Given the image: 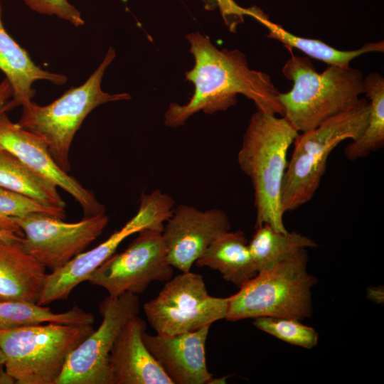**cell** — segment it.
Here are the masks:
<instances>
[{
	"mask_svg": "<svg viewBox=\"0 0 384 384\" xmlns=\"http://www.w3.org/2000/svg\"><path fill=\"white\" fill-rule=\"evenodd\" d=\"M0 149L5 150L40 177L60 187L81 206L84 218L105 213L94 193L68 175L54 161L45 142L33 133L0 114Z\"/></svg>",
	"mask_w": 384,
	"mask_h": 384,
	"instance_id": "obj_14",
	"label": "cell"
},
{
	"mask_svg": "<svg viewBox=\"0 0 384 384\" xmlns=\"http://www.w3.org/2000/svg\"><path fill=\"white\" fill-rule=\"evenodd\" d=\"M370 112L366 98L311 130L298 134L283 178L281 203L284 213L308 203L319 188L331 151L343 140H356L363 132Z\"/></svg>",
	"mask_w": 384,
	"mask_h": 384,
	"instance_id": "obj_5",
	"label": "cell"
},
{
	"mask_svg": "<svg viewBox=\"0 0 384 384\" xmlns=\"http://www.w3.org/2000/svg\"><path fill=\"white\" fill-rule=\"evenodd\" d=\"M210 326L173 336L144 334L145 346L174 384H206L213 380L206 359Z\"/></svg>",
	"mask_w": 384,
	"mask_h": 384,
	"instance_id": "obj_15",
	"label": "cell"
},
{
	"mask_svg": "<svg viewBox=\"0 0 384 384\" xmlns=\"http://www.w3.org/2000/svg\"><path fill=\"white\" fill-rule=\"evenodd\" d=\"M23 1L31 9L38 13L55 16L68 21L75 27L85 24L81 13L68 0H23Z\"/></svg>",
	"mask_w": 384,
	"mask_h": 384,
	"instance_id": "obj_27",
	"label": "cell"
},
{
	"mask_svg": "<svg viewBox=\"0 0 384 384\" xmlns=\"http://www.w3.org/2000/svg\"><path fill=\"white\" fill-rule=\"evenodd\" d=\"M190 52L195 59L186 80L195 86L192 97L183 105L172 103L164 117L166 126L183 125L193 114L203 111L213 114L225 111L238 102V94L252 100L259 111L284 115L279 93L270 76L249 68L245 55L239 50H218L200 33L188 34Z\"/></svg>",
	"mask_w": 384,
	"mask_h": 384,
	"instance_id": "obj_1",
	"label": "cell"
},
{
	"mask_svg": "<svg viewBox=\"0 0 384 384\" xmlns=\"http://www.w3.org/2000/svg\"><path fill=\"white\" fill-rule=\"evenodd\" d=\"M228 301L210 296L202 275L189 271L166 281L158 295L144 304V311L156 334L173 336L225 319Z\"/></svg>",
	"mask_w": 384,
	"mask_h": 384,
	"instance_id": "obj_9",
	"label": "cell"
},
{
	"mask_svg": "<svg viewBox=\"0 0 384 384\" xmlns=\"http://www.w3.org/2000/svg\"><path fill=\"white\" fill-rule=\"evenodd\" d=\"M161 229L146 228L122 252L114 253L89 277L92 284L110 297L124 292L143 293L153 282H166L173 275Z\"/></svg>",
	"mask_w": 384,
	"mask_h": 384,
	"instance_id": "obj_11",
	"label": "cell"
},
{
	"mask_svg": "<svg viewBox=\"0 0 384 384\" xmlns=\"http://www.w3.org/2000/svg\"><path fill=\"white\" fill-rule=\"evenodd\" d=\"M95 316L78 306L55 313L48 307L26 301H0V330L58 323L71 325H92Z\"/></svg>",
	"mask_w": 384,
	"mask_h": 384,
	"instance_id": "obj_21",
	"label": "cell"
},
{
	"mask_svg": "<svg viewBox=\"0 0 384 384\" xmlns=\"http://www.w3.org/2000/svg\"><path fill=\"white\" fill-rule=\"evenodd\" d=\"M0 363H4V358L3 353L0 349Z\"/></svg>",
	"mask_w": 384,
	"mask_h": 384,
	"instance_id": "obj_31",
	"label": "cell"
},
{
	"mask_svg": "<svg viewBox=\"0 0 384 384\" xmlns=\"http://www.w3.org/2000/svg\"><path fill=\"white\" fill-rule=\"evenodd\" d=\"M0 70L9 82L13 94L6 105V111L22 106L31 101L35 95L33 84L37 80H47L56 85L66 83L67 76L41 68L8 33L2 21L0 1Z\"/></svg>",
	"mask_w": 384,
	"mask_h": 384,
	"instance_id": "obj_17",
	"label": "cell"
},
{
	"mask_svg": "<svg viewBox=\"0 0 384 384\" xmlns=\"http://www.w3.org/2000/svg\"><path fill=\"white\" fill-rule=\"evenodd\" d=\"M230 230L228 216L220 209L177 206L162 230L169 263L181 272L191 271L207 247Z\"/></svg>",
	"mask_w": 384,
	"mask_h": 384,
	"instance_id": "obj_13",
	"label": "cell"
},
{
	"mask_svg": "<svg viewBox=\"0 0 384 384\" xmlns=\"http://www.w3.org/2000/svg\"><path fill=\"white\" fill-rule=\"evenodd\" d=\"M308 254L302 248L260 271L229 297L225 319L235 321L260 316L299 321L312 313L311 289L316 282L307 270Z\"/></svg>",
	"mask_w": 384,
	"mask_h": 384,
	"instance_id": "obj_4",
	"label": "cell"
},
{
	"mask_svg": "<svg viewBox=\"0 0 384 384\" xmlns=\"http://www.w3.org/2000/svg\"><path fill=\"white\" fill-rule=\"evenodd\" d=\"M115 56L110 47L82 85L70 87L51 103L41 106L29 101L22 105L17 124L40 137L55 163L67 173L70 170L71 144L86 117L99 105L131 98L128 93L110 94L102 90L103 75Z\"/></svg>",
	"mask_w": 384,
	"mask_h": 384,
	"instance_id": "obj_6",
	"label": "cell"
},
{
	"mask_svg": "<svg viewBox=\"0 0 384 384\" xmlns=\"http://www.w3.org/2000/svg\"><path fill=\"white\" fill-rule=\"evenodd\" d=\"M282 73L293 82L278 95L284 115L298 132L318 127L329 118L356 105L363 94V75L350 66L329 65L319 73L306 57L292 55Z\"/></svg>",
	"mask_w": 384,
	"mask_h": 384,
	"instance_id": "obj_3",
	"label": "cell"
},
{
	"mask_svg": "<svg viewBox=\"0 0 384 384\" xmlns=\"http://www.w3.org/2000/svg\"><path fill=\"white\" fill-rule=\"evenodd\" d=\"M0 188L46 205L65 208L56 186L38 176L15 156L3 149H0Z\"/></svg>",
	"mask_w": 384,
	"mask_h": 384,
	"instance_id": "obj_23",
	"label": "cell"
},
{
	"mask_svg": "<svg viewBox=\"0 0 384 384\" xmlns=\"http://www.w3.org/2000/svg\"><path fill=\"white\" fill-rule=\"evenodd\" d=\"M92 325L47 323L0 330V349L16 384H55L70 353Z\"/></svg>",
	"mask_w": 384,
	"mask_h": 384,
	"instance_id": "obj_7",
	"label": "cell"
},
{
	"mask_svg": "<svg viewBox=\"0 0 384 384\" xmlns=\"http://www.w3.org/2000/svg\"><path fill=\"white\" fill-rule=\"evenodd\" d=\"M29 213H44L61 219L66 216L65 208L0 188V230L23 237L14 218Z\"/></svg>",
	"mask_w": 384,
	"mask_h": 384,
	"instance_id": "obj_25",
	"label": "cell"
},
{
	"mask_svg": "<svg viewBox=\"0 0 384 384\" xmlns=\"http://www.w3.org/2000/svg\"><path fill=\"white\" fill-rule=\"evenodd\" d=\"M15 380L7 373L4 364L0 363V384H14Z\"/></svg>",
	"mask_w": 384,
	"mask_h": 384,
	"instance_id": "obj_29",
	"label": "cell"
},
{
	"mask_svg": "<svg viewBox=\"0 0 384 384\" xmlns=\"http://www.w3.org/2000/svg\"><path fill=\"white\" fill-rule=\"evenodd\" d=\"M255 229L248 246L258 272L299 249L318 246L310 238L297 232H279L268 224H262Z\"/></svg>",
	"mask_w": 384,
	"mask_h": 384,
	"instance_id": "obj_24",
	"label": "cell"
},
{
	"mask_svg": "<svg viewBox=\"0 0 384 384\" xmlns=\"http://www.w3.org/2000/svg\"><path fill=\"white\" fill-rule=\"evenodd\" d=\"M196 265L217 270L223 278L240 288L258 273L244 232L228 231L214 240Z\"/></svg>",
	"mask_w": 384,
	"mask_h": 384,
	"instance_id": "obj_19",
	"label": "cell"
},
{
	"mask_svg": "<svg viewBox=\"0 0 384 384\" xmlns=\"http://www.w3.org/2000/svg\"><path fill=\"white\" fill-rule=\"evenodd\" d=\"M11 86L6 78L0 82V114L6 112V105L12 97Z\"/></svg>",
	"mask_w": 384,
	"mask_h": 384,
	"instance_id": "obj_28",
	"label": "cell"
},
{
	"mask_svg": "<svg viewBox=\"0 0 384 384\" xmlns=\"http://www.w3.org/2000/svg\"><path fill=\"white\" fill-rule=\"evenodd\" d=\"M174 208V199L167 193L154 190L142 193L137 213L105 241L92 250L84 251L63 267L46 274L38 304L46 306L68 299L73 290L115 253L129 236L146 228L163 230Z\"/></svg>",
	"mask_w": 384,
	"mask_h": 384,
	"instance_id": "obj_8",
	"label": "cell"
},
{
	"mask_svg": "<svg viewBox=\"0 0 384 384\" xmlns=\"http://www.w3.org/2000/svg\"><path fill=\"white\" fill-rule=\"evenodd\" d=\"M247 14L254 17L269 30L268 38L281 42L288 48H297L308 56L328 65L349 66L352 60L363 54L384 51L383 41L368 43L361 48L353 50H338L320 40L294 35L280 25L270 21L267 16L258 9H247Z\"/></svg>",
	"mask_w": 384,
	"mask_h": 384,
	"instance_id": "obj_20",
	"label": "cell"
},
{
	"mask_svg": "<svg viewBox=\"0 0 384 384\" xmlns=\"http://www.w3.org/2000/svg\"><path fill=\"white\" fill-rule=\"evenodd\" d=\"M363 87L370 112L362 134L344 149V155L350 161L365 158L384 146V78L378 73H370L363 78Z\"/></svg>",
	"mask_w": 384,
	"mask_h": 384,
	"instance_id": "obj_22",
	"label": "cell"
},
{
	"mask_svg": "<svg viewBox=\"0 0 384 384\" xmlns=\"http://www.w3.org/2000/svg\"><path fill=\"white\" fill-rule=\"evenodd\" d=\"M145 330L138 315L121 331L110 355L111 384H174L145 346Z\"/></svg>",
	"mask_w": 384,
	"mask_h": 384,
	"instance_id": "obj_16",
	"label": "cell"
},
{
	"mask_svg": "<svg viewBox=\"0 0 384 384\" xmlns=\"http://www.w3.org/2000/svg\"><path fill=\"white\" fill-rule=\"evenodd\" d=\"M23 233V249L51 272L85 251L107 226L104 213L85 217L77 223L44 213H29L14 218Z\"/></svg>",
	"mask_w": 384,
	"mask_h": 384,
	"instance_id": "obj_12",
	"label": "cell"
},
{
	"mask_svg": "<svg viewBox=\"0 0 384 384\" xmlns=\"http://www.w3.org/2000/svg\"><path fill=\"white\" fill-rule=\"evenodd\" d=\"M102 321L68 356L55 384H111L109 359L127 323L139 313L137 294L107 296L99 306Z\"/></svg>",
	"mask_w": 384,
	"mask_h": 384,
	"instance_id": "obj_10",
	"label": "cell"
},
{
	"mask_svg": "<svg viewBox=\"0 0 384 384\" xmlns=\"http://www.w3.org/2000/svg\"><path fill=\"white\" fill-rule=\"evenodd\" d=\"M46 268L18 241L0 239V301L38 302Z\"/></svg>",
	"mask_w": 384,
	"mask_h": 384,
	"instance_id": "obj_18",
	"label": "cell"
},
{
	"mask_svg": "<svg viewBox=\"0 0 384 384\" xmlns=\"http://www.w3.org/2000/svg\"><path fill=\"white\" fill-rule=\"evenodd\" d=\"M253 324L260 330L286 343L305 348H314L318 342L316 330L295 319L260 316L255 318Z\"/></svg>",
	"mask_w": 384,
	"mask_h": 384,
	"instance_id": "obj_26",
	"label": "cell"
},
{
	"mask_svg": "<svg viewBox=\"0 0 384 384\" xmlns=\"http://www.w3.org/2000/svg\"><path fill=\"white\" fill-rule=\"evenodd\" d=\"M298 132L283 116L257 110L250 117L238 153V163L252 183L255 228L268 224L277 231H288L283 222L282 187L287 151Z\"/></svg>",
	"mask_w": 384,
	"mask_h": 384,
	"instance_id": "obj_2",
	"label": "cell"
},
{
	"mask_svg": "<svg viewBox=\"0 0 384 384\" xmlns=\"http://www.w3.org/2000/svg\"><path fill=\"white\" fill-rule=\"evenodd\" d=\"M19 235L0 230V239L6 241H16L19 238Z\"/></svg>",
	"mask_w": 384,
	"mask_h": 384,
	"instance_id": "obj_30",
	"label": "cell"
},
{
	"mask_svg": "<svg viewBox=\"0 0 384 384\" xmlns=\"http://www.w3.org/2000/svg\"><path fill=\"white\" fill-rule=\"evenodd\" d=\"M0 1H1V0H0Z\"/></svg>",
	"mask_w": 384,
	"mask_h": 384,
	"instance_id": "obj_32",
	"label": "cell"
}]
</instances>
